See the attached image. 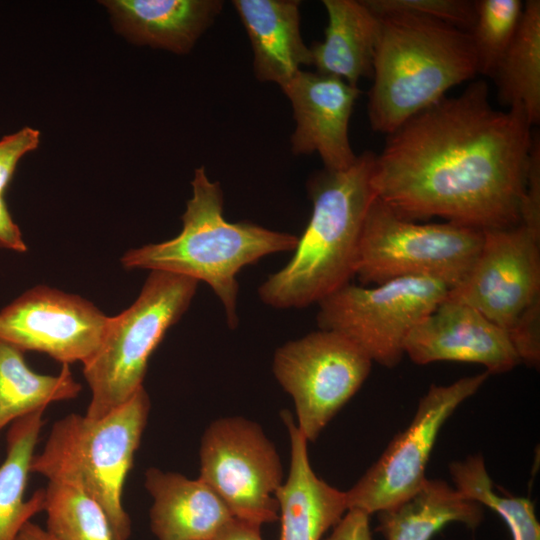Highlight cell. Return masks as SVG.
<instances>
[{"instance_id": "6da1fadb", "label": "cell", "mask_w": 540, "mask_h": 540, "mask_svg": "<svg viewBox=\"0 0 540 540\" xmlns=\"http://www.w3.org/2000/svg\"><path fill=\"white\" fill-rule=\"evenodd\" d=\"M532 125L523 110L493 107L484 80L443 97L391 134L375 154L376 197L399 217L480 230L521 224Z\"/></svg>"}, {"instance_id": "7a4b0ae2", "label": "cell", "mask_w": 540, "mask_h": 540, "mask_svg": "<svg viewBox=\"0 0 540 540\" xmlns=\"http://www.w3.org/2000/svg\"><path fill=\"white\" fill-rule=\"evenodd\" d=\"M374 161L375 154L364 151L347 169H323L310 177L311 217L289 262L259 286L264 304L305 308L350 283L364 221L376 198Z\"/></svg>"}, {"instance_id": "3957f363", "label": "cell", "mask_w": 540, "mask_h": 540, "mask_svg": "<svg viewBox=\"0 0 540 540\" xmlns=\"http://www.w3.org/2000/svg\"><path fill=\"white\" fill-rule=\"evenodd\" d=\"M191 185L181 232L129 250L121 262L127 269L165 271L207 283L223 305L228 327L235 329L238 273L267 255L294 251L298 236L248 221H227L220 183L211 181L203 166L195 170Z\"/></svg>"}, {"instance_id": "277c9868", "label": "cell", "mask_w": 540, "mask_h": 540, "mask_svg": "<svg viewBox=\"0 0 540 540\" xmlns=\"http://www.w3.org/2000/svg\"><path fill=\"white\" fill-rule=\"evenodd\" d=\"M476 74L469 32L410 14L379 16L367 105L371 128L391 134Z\"/></svg>"}, {"instance_id": "5b68a950", "label": "cell", "mask_w": 540, "mask_h": 540, "mask_svg": "<svg viewBox=\"0 0 540 540\" xmlns=\"http://www.w3.org/2000/svg\"><path fill=\"white\" fill-rule=\"evenodd\" d=\"M150 411L141 387L126 403L100 418L69 414L56 421L30 472L83 490L105 512L113 540H128L131 519L122 495Z\"/></svg>"}, {"instance_id": "8992f818", "label": "cell", "mask_w": 540, "mask_h": 540, "mask_svg": "<svg viewBox=\"0 0 540 540\" xmlns=\"http://www.w3.org/2000/svg\"><path fill=\"white\" fill-rule=\"evenodd\" d=\"M198 281L165 271H151L138 298L109 317L96 353L83 364L91 391L85 415L100 418L126 403L141 387L148 360L188 309Z\"/></svg>"}, {"instance_id": "52a82bcc", "label": "cell", "mask_w": 540, "mask_h": 540, "mask_svg": "<svg viewBox=\"0 0 540 540\" xmlns=\"http://www.w3.org/2000/svg\"><path fill=\"white\" fill-rule=\"evenodd\" d=\"M483 240L477 228L403 219L376 197L361 232L355 276L363 285L428 277L451 289L469 273Z\"/></svg>"}, {"instance_id": "ba28073f", "label": "cell", "mask_w": 540, "mask_h": 540, "mask_svg": "<svg viewBox=\"0 0 540 540\" xmlns=\"http://www.w3.org/2000/svg\"><path fill=\"white\" fill-rule=\"evenodd\" d=\"M450 288L428 277H403L366 287L351 282L319 303V329L337 332L372 361L399 364L410 332L445 299Z\"/></svg>"}, {"instance_id": "9c48e42d", "label": "cell", "mask_w": 540, "mask_h": 540, "mask_svg": "<svg viewBox=\"0 0 540 540\" xmlns=\"http://www.w3.org/2000/svg\"><path fill=\"white\" fill-rule=\"evenodd\" d=\"M199 457V478L235 518L259 526L279 518L281 459L256 422L241 416L215 420L202 436Z\"/></svg>"}, {"instance_id": "30bf717a", "label": "cell", "mask_w": 540, "mask_h": 540, "mask_svg": "<svg viewBox=\"0 0 540 540\" xmlns=\"http://www.w3.org/2000/svg\"><path fill=\"white\" fill-rule=\"evenodd\" d=\"M371 358L345 336L319 329L280 346L273 373L295 406L297 427L314 441L368 377Z\"/></svg>"}, {"instance_id": "8fae6325", "label": "cell", "mask_w": 540, "mask_h": 540, "mask_svg": "<svg viewBox=\"0 0 540 540\" xmlns=\"http://www.w3.org/2000/svg\"><path fill=\"white\" fill-rule=\"evenodd\" d=\"M487 371L450 385L432 384L421 398L410 425L388 445L381 457L345 492L349 509L368 515L395 506L426 482V466L437 435L449 416L487 380Z\"/></svg>"}, {"instance_id": "7c38bea8", "label": "cell", "mask_w": 540, "mask_h": 540, "mask_svg": "<svg viewBox=\"0 0 540 540\" xmlns=\"http://www.w3.org/2000/svg\"><path fill=\"white\" fill-rule=\"evenodd\" d=\"M540 299V235L523 224L484 230L480 253L446 300L468 305L509 331Z\"/></svg>"}, {"instance_id": "4fadbf2b", "label": "cell", "mask_w": 540, "mask_h": 540, "mask_svg": "<svg viewBox=\"0 0 540 540\" xmlns=\"http://www.w3.org/2000/svg\"><path fill=\"white\" fill-rule=\"evenodd\" d=\"M108 321L78 295L36 286L0 311V339L62 364H84L100 347Z\"/></svg>"}, {"instance_id": "5bb4252c", "label": "cell", "mask_w": 540, "mask_h": 540, "mask_svg": "<svg viewBox=\"0 0 540 540\" xmlns=\"http://www.w3.org/2000/svg\"><path fill=\"white\" fill-rule=\"evenodd\" d=\"M404 352L416 364L476 363L489 374L510 371L521 363L508 331L476 309L446 299L410 332Z\"/></svg>"}, {"instance_id": "9a60e30c", "label": "cell", "mask_w": 540, "mask_h": 540, "mask_svg": "<svg viewBox=\"0 0 540 540\" xmlns=\"http://www.w3.org/2000/svg\"><path fill=\"white\" fill-rule=\"evenodd\" d=\"M289 99L296 127L291 135L295 155L318 153L324 169L344 170L356 160L348 136L358 86L319 73L298 71L280 87Z\"/></svg>"}, {"instance_id": "2e32d148", "label": "cell", "mask_w": 540, "mask_h": 540, "mask_svg": "<svg viewBox=\"0 0 540 540\" xmlns=\"http://www.w3.org/2000/svg\"><path fill=\"white\" fill-rule=\"evenodd\" d=\"M280 415L288 430L291 451L288 477L275 493L281 520L280 540H320L348 510L346 494L315 474L308 457L307 439L288 410Z\"/></svg>"}, {"instance_id": "e0dca14e", "label": "cell", "mask_w": 540, "mask_h": 540, "mask_svg": "<svg viewBox=\"0 0 540 540\" xmlns=\"http://www.w3.org/2000/svg\"><path fill=\"white\" fill-rule=\"evenodd\" d=\"M144 485L153 498L150 528L158 540H214L235 518L200 478L149 468Z\"/></svg>"}, {"instance_id": "ac0fdd59", "label": "cell", "mask_w": 540, "mask_h": 540, "mask_svg": "<svg viewBox=\"0 0 540 540\" xmlns=\"http://www.w3.org/2000/svg\"><path fill=\"white\" fill-rule=\"evenodd\" d=\"M115 29L131 42L177 54L191 51L223 8L221 0L101 1Z\"/></svg>"}, {"instance_id": "d6986e66", "label": "cell", "mask_w": 540, "mask_h": 540, "mask_svg": "<svg viewBox=\"0 0 540 540\" xmlns=\"http://www.w3.org/2000/svg\"><path fill=\"white\" fill-rule=\"evenodd\" d=\"M232 3L248 34L253 71L259 81L281 87L303 65L312 64L310 47L300 31V1L234 0Z\"/></svg>"}, {"instance_id": "ffe728a7", "label": "cell", "mask_w": 540, "mask_h": 540, "mask_svg": "<svg viewBox=\"0 0 540 540\" xmlns=\"http://www.w3.org/2000/svg\"><path fill=\"white\" fill-rule=\"evenodd\" d=\"M328 16L323 41L311 47L317 73L339 78L357 86L372 78L379 32V17L361 1L323 0Z\"/></svg>"}, {"instance_id": "44dd1931", "label": "cell", "mask_w": 540, "mask_h": 540, "mask_svg": "<svg viewBox=\"0 0 540 540\" xmlns=\"http://www.w3.org/2000/svg\"><path fill=\"white\" fill-rule=\"evenodd\" d=\"M482 505L441 480L427 479L411 497L378 512V531L386 540H430L452 522L476 528Z\"/></svg>"}, {"instance_id": "7402d4cb", "label": "cell", "mask_w": 540, "mask_h": 540, "mask_svg": "<svg viewBox=\"0 0 540 540\" xmlns=\"http://www.w3.org/2000/svg\"><path fill=\"white\" fill-rule=\"evenodd\" d=\"M44 411L18 418L8 430L6 458L0 465V540H15L23 525L44 511V489L24 499Z\"/></svg>"}, {"instance_id": "603a6c76", "label": "cell", "mask_w": 540, "mask_h": 540, "mask_svg": "<svg viewBox=\"0 0 540 540\" xmlns=\"http://www.w3.org/2000/svg\"><path fill=\"white\" fill-rule=\"evenodd\" d=\"M498 100L524 111L530 124L540 120V1L524 3L523 14L493 77Z\"/></svg>"}, {"instance_id": "cb8c5ba5", "label": "cell", "mask_w": 540, "mask_h": 540, "mask_svg": "<svg viewBox=\"0 0 540 540\" xmlns=\"http://www.w3.org/2000/svg\"><path fill=\"white\" fill-rule=\"evenodd\" d=\"M62 365L58 375L34 372L21 349L0 339V430L20 417L45 410L50 403L78 396L81 385L69 365Z\"/></svg>"}, {"instance_id": "d4e9b609", "label": "cell", "mask_w": 540, "mask_h": 540, "mask_svg": "<svg viewBox=\"0 0 540 540\" xmlns=\"http://www.w3.org/2000/svg\"><path fill=\"white\" fill-rule=\"evenodd\" d=\"M449 468L455 489L500 515L512 540H540V525L533 503L529 498L502 496L495 492L481 455L454 462Z\"/></svg>"}, {"instance_id": "484cf974", "label": "cell", "mask_w": 540, "mask_h": 540, "mask_svg": "<svg viewBox=\"0 0 540 540\" xmlns=\"http://www.w3.org/2000/svg\"><path fill=\"white\" fill-rule=\"evenodd\" d=\"M44 491L46 530L56 540H113L105 512L83 490L68 483L48 481Z\"/></svg>"}, {"instance_id": "4316f807", "label": "cell", "mask_w": 540, "mask_h": 540, "mask_svg": "<svg viewBox=\"0 0 540 540\" xmlns=\"http://www.w3.org/2000/svg\"><path fill=\"white\" fill-rule=\"evenodd\" d=\"M523 8L521 0L475 1V22L469 34L478 74L493 77L516 34Z\"/></svg>"}, {"instance_id": "83f0119b", "label": "cell", "mask_w": 540, "mask_h": 540, "mask_svg": "<svg viewBox=\"0 0 540 540\" xmlns=\"http://www.w3.org/2000/svg\"><path fill=\"white\" fill-rule=\"evenodd\" d=\"M376 16L410 14L435 19L469 32L475 22V1L469 0H362Z\"/></svg>"}, {"instance_id": "f1b7e54d", "label": "cell", "mask_w": 540, "mask_h": 540, "mask_svg": "<svg viewBox=\"0 0 540 540\" xmlns=\"http://www.w3.org/2000/svg\"><path fill=\"white\" fill-rule=\"evenodd\" d=\"M521 362L538 367L540 362V299L534 301L508 331Z\"/></svg>"}, {"instance_id": "f546056e", "label": "cell", "mask_w": 540, "mask_h": 540, "mask_svg": "<svg viewBox=\"0 0 540 540\" xmlns=\"http://www.w3.org/2000/svg\"><path fill=\"white\" fill-rule=\"evenodd\" d=\"M40 132L25 126L0 139V196H3L21 158L37 149Z\"/></svg>"}, {"instance_id": "4dcf8cb0", "label": "cell", "mask_w": 540, "mask_h": 540, "mask_svg": "<svg viewBox=\"0 0 540 540\" xmlns=\"http://www.w3.org/2000/svg\"><path fill=\"white\" fill-rule=\"evenodd\" d=\"M521 224L540 235V140L533 133L525 191L520 208Z\"/></svg>"}, {"instance_id": "1f68e13d", "label": "cell", "mask_w": 540, "mask_h": 540, "mask_svg": "<svg viewBox=\"0 0 540 540\" xmlns=\"http://www.w3.org/2000/svg\"><path fill=\"white\" fill-rule=\"evenodd\" d=\"M324 540H372L369 515L357 509L347 510Z\"/></svg>"}, {"instance_id": "d6a6232c", "label": "cell", "mask_w": 540, "mask_h": 540, "mask_svg": "<svg viewBox=\"0 0 540 540\" xmlns=\"http://www.w3.org/2000/svg\"><path fill=\"white\" fill-rule=\"evenodd\" d=\"M0 247L17 252L27 250L20 228L14 222L3 196H0Z\"/></svg>"}, {"instance_id": "836d02e7", "label": "cell", "mask_w": 540, "mask_h": 540, "mask_svg": "<svg viewBox=\"0 0 540 540\" xmlns=\"http://www.w3.org/2000/svg\"><path fill=\"white\" fill-rule=\"evenodd\" d=\"M260 527L234 518L214 540H263Z\"/></svg>"}, {"instance_id": "e575fe53", "label": "cell", "mask_w": 540, "mask_h": 540, "mask_svg": "<svg viewBox=\"0 0 540 540\" xmlns=\"http://www.w3.org/2000/svg\"><path fill=\"white\" fill-rule=\"evenodd\" d=\"M15 540H56L38 524L28 521L23 525Z\"/></svg>"}]
</instances>
